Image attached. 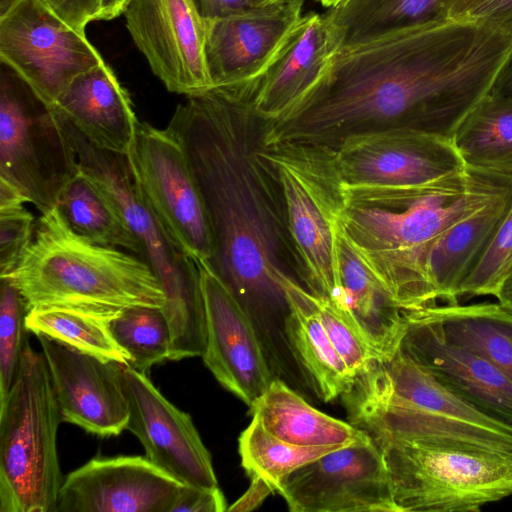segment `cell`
I'll return each instance as SVG.
<instances>
[{"instance_id": "6da1fadb", "label": "cell", "mask_w": 512, "mask_h": 512, "mask_svg": "<svg viewBox=\"0 0 512 512\" xmlns=\"http://www.w3.org/2000/svg\"><path fill=\"white\" fill-rule=\"evenodd\" d=\"M512 36L479 18L438 19L344 43L300 111L266 141L334 145L381 128L451 141L490 90Z\"/></svg>"}, {"instance_id": "7a4b0ae2", "label": "cell", "mask_w": 512, "mask_h": 512, "mask_svg": "<svg viewBox=\"0 0 512 512\" xmlns=\"http://www.w3.org/2000/svg\"><path fill=\"white\" fill-rule=\"evenodd\" d=\"M267 123L248 88L213 87L188 96L166 127L186 155L208 214L214 255L205 265L236 298L266 349L288 337L281 276L301 281L282 187L265 152Z\"/></svg>"}, {"instance_id": "3957f363", "label": "cell", "mask_w": 512, "mask_h": 512, "mask_svg": "<svg viewBox=\"0 0 512 512\" xmlns=\"http://www.w3.org/2000/svg\"><path fill=\"white\" fill-rule=\"evenodd\" d=\"M512 175L466 168L431 183L345 198L344 236L366 267L407 312L436 303L426 275L432 245Z\"/></svg>"}, {"instance_id": "277c9868", "label": "cell", "mask_w": 512, "mask_h": 512, "mask_svg": "<svg viewBox=\"0 0 512 512\" xmlns=\"http://www.w3.org/2000/svg\"><path fill=\"white\" fill-rule=\"evenodd\" d=\"M5 277L28 311L60 306L111 320L126 308H162L165 303L163 289L143 259L84 239L56 207L41 215L29 247Z\"/></svg>"}, {"instance_id": "5b68a950", "label": "cell", "mask_w": 512, "mask_h": 512, "mask_svg": "<svg viewBox=\"0 0 512 512\" xmlns=\"http://www.w3.org/2000/svg\"><path fill=\"white\" fill-rule=\"evenodd\" d=\"M60 119L76 151L80 170L117 207L142 248V259L163 289L165 303L161 310L172 337L170 360L202 357L207 339L206 313L197 264L178 248L157 219L127 156L95 147L70 123Z\"/></svg>"}, {"instance_id": "8992f818", "label": "cell", "mask_w": 512, "mask_h": 512, "mask_svg": "<svg viewBox=\"0 0 512 512\" xmlns=\"http://www.w3.org/2000/svg\"><path fill=\"white\" fill-rule=\"evenodd\" d=\"M61 422L45 357L27 342L0 405V512H56Z\"/></svg>"}, {"instance_id": "52a82bcc", "label": "cell", "mask_w": 512, "mask_h": 512, "mask_svg": "<svg viewBox=\"0 0 512 512\" xmlns=\"http://www.w3.org/2000/svg\"><path fill=\"white\" fill-rule=\"evenodd\" d=\"M400 512H477L512 495V454L443 441L371 436Z\"/></svg>"}, {"instance_id": "ba28073f", "label": "cell", "mask_w": 512, "mask_h": 512, "mask_svg": "<svg viewBox=\"0 0 512 512\" xmlns=\"http://www.w3.org/2000/svg\"><path fill=\"white\" fill-rule=\"evenodd\" d=\"M265 152L282 187L302 283L313 294L330 299L337 285V227L345 206L333 147L265 140Z\"/></svg>"}, {"instance_id": "9c48e42d", "label": "cell", "mask_w": 512, "mask_h": 512, "mask_svg": "<svg viewBox=\"0 0 512 512\" xmlns=\"http://www.w3.org/2000/svg\"><path fill=\"white\" fill-rule=\"evenodd\" d=\"M79 172L76 151L58 114L17 75L2 72L0 179L46 214Z\"/></svg>"}, {"instance_id": "30bf717a", "label": "cell", "mask_w": 512, "mask_h": 512, "mask_svg": "<svg viewBox=\"0 0 512 512\" xmlns=\"http://www.w3.org/2000/svg\"><path fill=\"white\" fill-rule=\"evenodd\" d=\"M331 146L344 197L422 186L465 169L451 141L408 128L361 132Z\"/></svg>"}, {"instance_id": "8fae6325", "label": "cell", "mask_w": 512, "mask_h": 512, "mask_svg": "<svg viewBox=\"0 0 512 512\" xmlns=\"http://www.w3.org/2000/svg\"><path fill=\"white\" fill-rule=\"evenodd\" d=\"M0 58L50 107L77 76L104 62L85 32L41 0H21L0 17Z\"/></svg>"}, {"instance_id": "7c38bea8", "label": "cell", "mask_w": 512, "mask_h": 512, "mask_svg": "<svg viewBox=\"0 0 512 512\" xmlns=\"http://www.w3.org/2000/svg\"><path fill=\"white\" fill-rule=\"evenodd\" d=\"M127 158L150 208L173 242L196 264H209L214 255L211 226L180 143L166 128L140 122Z\"/></svg>"}, {"instance_id": "4fadbf2b", "label": "cell", "mask_w": 512, "mask_h": 512, "mask_svg": "<svg viewBox=\"0 0 512 512\" xmlns=\"http://www.w3.org/2000/svg\"><path fill=\"white\" fill-rule=\"evenodd\" d=\"M278 494L292 512H400L382 451L369 434L298 468Z\"/></svg>"}, {"instance_id": "5bb4252c", "label": "cell", "mask_w": 512, "mask_h": 512, "mask_svg": "<svg viewBox=\"0 0 512 512\" xmlns=\"http://www.w3.org/2000/svg\"><path fill=\"white\" fill-rule=\"evenodd\" d=\"M123 15L133 42L170 92L188 97L213 88L206 20L195 0H129Z\"/></svg>"}, {"instance_id": "9a60e30c", "label": "cell", "mask_w": 512, "mask_h": 512, "mask_svg": "<svg viewBox=\"0 0 512 512\" xmlns=\"http://www.w3.org/2000/svg\"><path fill=\"white\" fill-rule=\"evenodd\" d=\"M122 377L129 405L126 429L146 457L184 485L219 487L211 454L190 415L165 398L147 374L123 364Z\"/></svg>"}, {"instance_id": "2e32d148", "label": "cell", "mask_w": 512, "mask_h": 512, "mask_svg": "<svg viewBox=\"0 0 512 512\" xmlns=\"http://www.w3.org/2000/svg\"><path fill=\"white\" fill-rule=\"evenodd\" d=\"M37 337L62 421L99 437L121 434L129 420L123 364L80 351L47 336Z\"/></svg>"}, {"instance_id": "e0dca14e", "label": "cell", "mask_w": 512, "mask_h": 512, "mask_svg": "<svg viewBox=\"0 0 512 512\" xmlns=\"http://www.w3.org/2000/svg\"><path fill=\"white\" fill-rule=\"evenodd\" d=\"M343 44L342 32L325 14L302 15L264 73L252 85L255 112L273 125L292 119Z\"/></svg>"}, {"instance_id": "ac0fdd59", "label": "cell", "mask_w": 512, "mask_h": 512, "mask_svg": "<svg viewBox=\"0 0 512 512\" xmlns=\"http://www.w3.org/2000/svg\"><path fill=\"white\" fill-rule=\"evenodd\" d=\"M206 313L203 362L215 379L248 407L274 379L248 316L224 283L197 264Z\"/></svg>"}, {"instance_id": "d6986e66", "label": "cell", "mask_w": 512, "mask_h": 512, "mask_svg": "<svg viewBox=\"0 0 512 512\" xmlns=\"http://www.w3.org/2000/svg\"><path fill=\"white\" fill-rule=\"evenodd\" d=\"M183 485L147 457H95L65 476L56 512H170Z\"/></svg>"}, {"instance_id": "ffe728a7", "label": "cell", "mask_w": 512, "mask_h": 512, "mask_svg": "<svg viewBox=\"0 0 512 512\" xmlns=\"http://www.w3.org/2000/svg\"><path fill=\"white\" fill-rule=\"evenodd\" d=\"M305 1L205 19V57L213 87H252L302 16Z\"/></svg>"}, {"instance_id": "44dd1931", "label": "cell", "mask_w": 512, "mask_h": 512, "mask_svg": "<svg viewBox=\"0 0 512 512\" xmlns=\"http://www.w3.org/2000/svg\"><path fill=\"white\" fill-rule=\"evenodd\" d=\"M407 318L398 350L451 392L512 426V379L482 357L448 343L421 309Z\"/></svg>"}, {"instance_id": "7402d4cb", "label": "cell", "mask_w": 512, "mask_h": 512, "mask_svg": "<svg viewBox=\"0 0 512 512\" xmlns=\"http://www.w3.org/2000/svg\"><path fill=\"white\" fill-rule=\"evenodd\" d=\"M350 423L370 436L443 441L512 454V433L449 419L394 401L357 376L342 396Z\"/></svg>"}, {"instance_id": "603a6c76", "label": "cell", "mask_w": 512, "mask_h": 512, "mask_svg": "<svg viewBox=\"0 0 512 512\" xmlns=\"http://www.w3.org/2000/svg\"><path fill=\"white\" fill-rule=\"evenodd\" d=\"M337 285L331 305L373 348L380 361L398 350L408 312L361 261L339 222L336 237Z\"/></svg>"}, {"instance_id": "cb8c5ba5", "label": "cell", "mask_w": 512, "mask_h": 512, "mask_svg": "<svg viewBox=\"0 0 512 512\" xmlns=\"http://www.w3.org/2000/svg\"><path fill=\"white\" fill-rule=\"evenodd\" d=\"M51 108L95 147L131 153L140 121L128 92L105 61L77 76Z\"/></svg>"}, {"instance_id": "d4e9b609", "label": "cell", "mask_w": 512, "mask_h": 512, "mask_svg": "<svg viewBox=\"0 0 512 512\" xmlns=\"http://www.w3.org/2000/svg\"><path fill=\"white\" fill-rule=\"evenodd\" d=\"M512 207V179L480 208L442 233L431 247L426 275L437 299L458 303L460 289Z\"/></svg>"}, {"instance_id": "484cf974", "label": "cell", "mask_w": 512, "mask_h": 512, "mask_svg": "<svg viewBox=\"0 0 512 512\" xmlns=\"http://www.w3.org/2000/svg\"><path fill=\"white\" fill-rule=\"evenodd\" d=\"M281 285L290 307L288 337L316 395L324 402L342 397L353 387L355 376L329 339L310 291L289 275H282Z\"/></svg>"}, {"instance_id": "4316f807", "label": "cell", "mask_w": 512, "mask_h": 512, "mask_svg": "<svg viewBox=\"0 0 512 512\" xmlns=\"http://www.w3.org/2000/svg\"><path fill=\"white\" fill-rule=\"evenodd\" d=\"M249 413L275 437L302 447L348 446L368 436L352 423L311 406L285 381L274 378Z\"/></svg>"}, {"instance_id": "83f0119b", "label": "cell", "mask_w": 512, "mask_h": 512, "mask_svg": "<svg viewBox=\"0 0 512 512\" xmlns=\"http://www.w3.org/2000/svg\"><path fill=\"white\" fill-rule=\"evenodd\" d=\"M421 310L448 343L482 357L512 379V310L499 302L434 304Z\"/></svg>"}, {"instance_id": "f1b7e54d", "label": "cell", "mask_w": 512, "mask_h": 512, "mask_svg": "<svg viewBox=\"0 0 512 512\" xmlns=\"http://www.w3.org/2000/svg\"><path fill=\"white\" fill-rule=\"evenodd\" d=\"M451 142L466 168L512 175V97L487 93L463 118Z\"/></svg>"}, {"instance_id": "f546056e", "label": "cell", "mask_w": 512, "mask_h": 512, "mask_svg": "<svg viewBox=\"0 0 512 512\" xmlns=\"http://www.w3.org/2000/svg\"><path fill=\"white\" fill-rule=\"evenodd\" d=\"M68 226L84 239L142 257V248L111 199L81 170L56 206Z\"/></svg>"}, {"instance_id": "4dcf8cb0", "label": "cell", "mask_w": 512, "mask_h": 512, "mask_svg": "<svg viewBox=\"0 0 512 512\" xmlns=\"http://www.w3.org/2000/svg\"><path fill=\"white\" fill-rule=\"evenodd\" d=\"M447 0H344L325 15L344 43L392 29L445 19Z\"/></svg>"}, {"instance_id": "1f68e13d", "label": "cell", "mask_w": 512, "mask_h": 512, "mask_svg": "<svg viewBox=\"0 0 512 512\" xmlns=\"http://www.w3.org/2000/svg\"><path fill=\"white\" fill-rule=\"evenodd\" d=\"M110 320L73 308L49 306L28 311L26 327L36 336L43 335L105 360L130 364V356L115 341Z\"/></svg>"}, {"instance_id": "d6a6232c", "label": "cell", "mask_w": 512, "mask_h": 512, "mask_svg": "<svg viewBox=\"0 0 512 512\" xmlns=\"http://www.w3.org/2000/svg\"><path fill=\"white\" fill-rule=\"evenodd\" d=\"M343 446L302 447L289 444L272 435L256 417L239 437L241 465L248 476L257 475L275 493L284 480L298 468Z\"/></svg>"}, {"instance_id": "836d02e7", "label": "cell", "mask_w": 512, "mask_h": 512, "mask_svg": "<svg viewBox=\"0 0 512 512\" xmlns=\"http://www.w3.org/2000/svg\"><path fill=\"white\" fill-rule=\"evenodd\" d=\"M118 345L130 356V366L148 374L152 366L170 360L172 337L161 308L135 306L109 322Z\"/></svg>"}, {"instance_id": "e575fe53", "label": "cell", "mask_w": 512, "mask_h": 512, "mask_svg": "<svg viewBox=\"0 0 512 512\" xmlns=\"http://www.w3.org/2000/svg\"><path fill=\"white\" fill-rule=\"evenodd\" d=\"M26 303L8 277H0V405L13 385L27 343Z\"/></svg>"}, {"instance_id": "d590c367", "label": "cell", "mask_w": 512, "mask_h": 512, "mask_svg": "<svg viewBox=\"0 0 512 512\" xmlns=\"http://www.w3.org/2000/svg\"><path fill=\"white\" fill-rule=\"evenodd\" d=\"M512 263V207L506 214L486 252L463 283V296H495Z\"/></svg>"}, {"instance_id": "8d00e7d4", "label": "cell", "mask_w": 512, "mask_h": 512, "mask_svg": "<svg viewBox=\"0 0 512 512\" xmlns=\"http://www.w3.org/2000/svg\"><path fill=\"white\" fill-rule=\"evenodd\" d=\"M310 297L329 339L355 378L365 372L373 362L380 361L373 348L328 300L312 292Z\"/></svg>"}, {"instance_id": "74e56055", "label": "cell", "mask_w": 512, "mask_h": 512, "mask_svg": "<svg viewBox=\"0 0 512 512\" xmlns=\"http://www.w3.org/2000/svg\"><path fill=\"white\" fill-rule=\"evenodd\" d=\"M34 217L23 205L0 209V277L18 265L34 235Z\"/></svg>"}, {"instance_id": "f35d334b", "label": "cell", "mask_w": 512, "mask_h": 512, "mask_svg": "<svg viewBox=\"0 0 512 512\" xmlns=\"http://www.w3.org/2000/svg\"><path fill=\"white\" fill-rule=\"evenodd\" d=\"M223 492L217 488H201L183 485L170 512H223L227 511Z\"/></svg>"}, {"instance_id": "ab89813d", "label": "cell", "mask_w": 512, "mask_h": 512, "mask_svg": "<svg viewBox=\"0 0 512 512\" xmlns=\"http://www.w3.org/2000/svg\"><path fill=\"white\" fill-rule=\"evenodd\" d=\"M52 12L77 30L99 20L102 0H41Z\"/></svg>"}, {"instance_id": "60d3db41", "label": "cell", "mask_w": 512, "mask_h": 512, "mask_svg": "<svg viewBox=\"0 0 512 512\" xmlns=\"http://www.w3.org/2000/svg\"><path fill=\"white\" fill-rule=\"evenodd\" d=\"M195 2L205 19L242 14L279 4L267 0H195Z\"/></svg>"}, {"instance_id": "b9f144b4", "label": "cell", "mask_w": 512, "mask_h": 512, "mask_svg": "<svg viewBox=\"0 0 512 512\" xmlns=\"http://www.w3.org/2000/svg\"><path fill=\"white\" fill-rule=\"evenodd\" d=\"M470 18L484 20L512 36V0H486Z\"/></svg>"}, {"instance_id": "7bdbcfd3", "label": "cell", "mask_w": 512, "mask_h": 512, "mask_svg": "<svg viewBox=\"0 0 512 512\" xmlns=\"http://www.w3.org/2000/svg\"><path fill=\"white\" fill-rule=\"evenodd\" d=\"M249 477L251 479L249 488L238 500L228 507L227 511H252L259 507L270 494L275 493L273 488L263 478L257 475H250Z\"/></svg>"}, {"instance_id": "ee69618b", "label": "cell", "mask_w": 512, "mask_h": 512, "mask_svg": "<svg viewBox=\"0 0 512 512\" xmlns=\"http://www.w3.org/2000/svg\"><path fill=\"white\" fill-rule=\"evenodd\" d=\"M488 94L501 98L512 97V51L495 77Z\"/></svg>"}, {"instance_id": "f6af8a7d", "label": "cell", "mask_w": 512, "mask_h": 512, "mask_svg": "<svg viewBox=\"0 0 512 512\" xmlns=\"http://www.w3.org/2000/svg\"><path fill=\"white\" fill-rule=\"evenodd\" d=\"M486 0H447L446 17L449 19L470 18Z\"/></svg>"}, {"instance_id": "bcb514c9", "label": "cell", "mask_w": 512, "mask_h": 512, "mask_svg": "<svg viewBox=\"0 0 512 512\" xmlns=\"http://www.w3.org/2000/svg\"><path fill=\"white\" fill-rule=\"evenodd\" d=\"M27 202L15 186L0 179V209L21 206Z\"/></svg>"}, {"instance_id": "7dc6e473", "label": "cell", "mask_w": 512, "mask_h": 512, "mask_svg": "<svg viewBox=\"0 0 512 512\" xmlns=\"http://www.w3.org/2000/svg\"><path fill=\"white\" fill-rule=\"evenodd\" d=\"M129 0H102L99 20H111L123 14Z\"/></svg>"}, {"instance_id": "c3c4849f", "label": "cell", "mask_w": 512, "mask_h": 512, "mask_svg": "<svg viewBox=\"0 0 512 512\" xmlns=\"http://www.w3.org/2000/svg\"><path fill=\"white\" fill-rule=\"evenodd\" d=\"M494 297L500 304L512 310V271L502 280Z\"/></svg>"}, {"instance_id": "681fc988", "label": "cell", "mask_w": 512, "mask_h": 512, "mask_svg": "<svg viewBox=\"0 0 512 512\" xmlns=\"http://www.w3.org/2000/svg\"><path fill=\"white\" fill-rule=\"evenodd\" d=\"M21 0H0V17L5 15L12 7Z\"/></svg>"}, {"instance_id": "f907efd6", "label": "cell", "mask_w": 512, "mask_h": 512, "mask_svg": "<svg viewBox=\"0 0 512 512\" xmlns=\"http://www.w3.org/2000/svg\"><path fill=\"white\" fill-rule=\"evenodd\" d=\"M319 3H321L322 6L330 9L333 7H336L340 3H342L344 0H317Z\"/></svg>"}, {"instance_id": "816d5d0a", "label": "cell", "mask_w": 512, "mask_h": 512, "mask_svg": "<svg viewBox=\"0 0 512 512\" xmlns=\"http://www.w3.org/2000/svg\"><path fill=\"white\" fill-rule=\"evenodd\" d=\"M271 3H284V2H287V1H290V0H267Z\"/></svg>"}, {"instance_id": "f5cc1de1", "label": "cell", "mask_w": 512, "mask_h": 512, "mask_svg": "<svg viewBox=\"0 0 512 512\" xmlns=\"http://www.w3.org/2000/svg\"><path fill=\"white\" fill-rule=\"evenodd\" d=\"M511 271H512V263H511V265H510V267H509V270H508L507 274H508V273H510ZM507 274H506V275H507Z\"/></svg>"}]
</instances>
